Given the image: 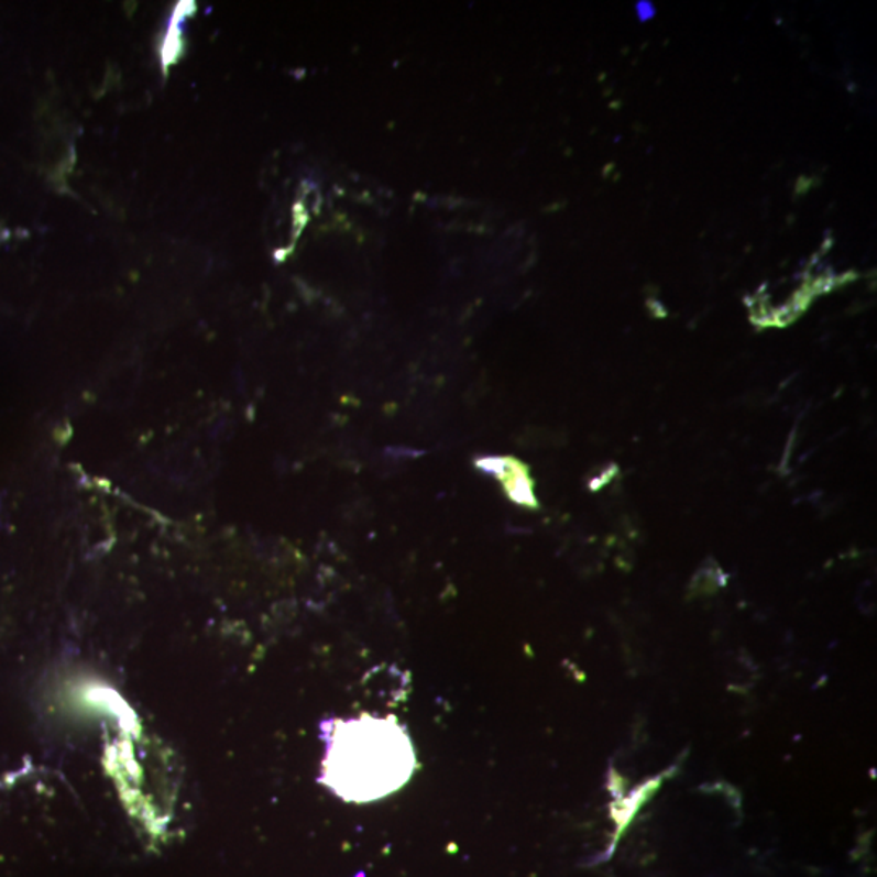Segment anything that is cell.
<instances>
[{
  "instance_id": "obj_1",
  "label": "cell",
  "mask_w": 877,
  "mask_h": 877,
  "mask_svg": "<svg viewBox=\"0 0 877 877\" xmlns=\"http://www.w3.org/2000/svg\"><path fill=\"white\" fill-rule=\"evenodd\" d=\"M324 787L344 803L368 804L401 791L418 769L415 744L394 715L363 712L324 723Z\"/></svg>"
},
{
  "instance_id": "obj_2",
  "label": "cell",
  "mask_w": 877,
  "mask_h": 877,
  "mask_svg": "<svg viewBox=\"0 0 877 877\" xmlns=\"http://www.w3.org/2000/svg\"><path fill=\"white\" fill-rule=\"evenodd\" d=\"M478 465L486 472L496 474L503 481L508 497L515 503L525 506L537 507V500L534 496L530 476L527 469L514 459H486L481 460Z\"/></svg>"
}]
</instances>
